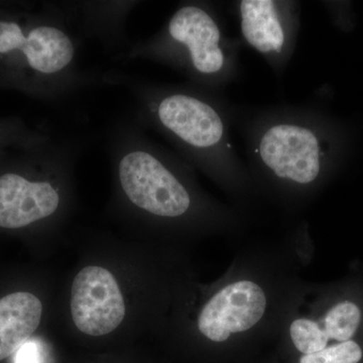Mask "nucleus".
I'll return each mask as SVG.
<instances>
[{"label": "nucleus", "mask_w": 363, "mask_h": 363, "mask_svg": "<svg viewBox=\"0 0 363 363\" xmlns=\"http://www.w3.org/2000/svg\"><path fill=\"white\" fill-rule=\"evenodd\" d=\"M100 82L126 88L135 104V121L156 131L187 160L208 171L236 168L238 152L230 136V109L218 93L197 86L166 84L111 70Z\"/></svg>", "instance_id": "f257e3e1"}, {"label": "nucleus", "mask_w": 363, "mask_h": 363, "mask_svg": "<svg viewBox=\"0 0 363 363\" xmlns=\"http://www.w3.org/2000/svg\"><path fill=\"white\" fill-rule=\"evenodd\" d=\"M243 125L247 159L276 180L298 186L315 183L346 150L342 131L309 106L264 109Z\"/></svg>", "instance_id": "f03ea898"}, {"label": "nucleus", "mask_w": 363, "mask_h": 363, "mask_svg": "<svg viewBox=\"0 0 363 363\" xmlns=\"http://www.w3.org/2000/svg\"><path fill=\"white\" fill-rule=\"evenodd\" d=\"M238 45L226 35L213 4L184 1L159 32L133 43L116 59L155 62L182 74L190 84L220 93L238 75Z\"/></svg>", "instance_id": "7ed1b4c3"}, {"label": "nucleus", "mask_w": 363, "mask_h": 363, "mask_svg": "<svg viewBox=\"0 0 363 363\" xmlns=\"http://www.w3.org/2000/svg\"><path fill=\"white\" fill-rule=\"evenodd\" d=\"M80 38L62 18L54 1L40 13L0 18V58L18 84L38 96L57 100L100 81L79 67Z\"/></svg>", "instance_id": "20e7f679"}, {"label": "nucleus", "mask_w": 363, "mask_h": 363, "mask_svg": "<svg viewBox=\"0 0 363 363\" xmlns=\"http://www.w3.org/2000/svg\"><path fill=\"white\" fill-rule=\"evenodd\" d=\"M135 117L123 118L107 135V150L119 190L138 211L162 219L186 216L194 198L182 157L145 133Z\"/></svg>", "instance_id": "39448f33"}, {"label": "nucleus", "mask_w": 363, "mask_h": 363, "mask_svg": "<svg viewBox=\"0 0 363 363\" xmlns=\"http://www.w3.org/2000/svg\"><path fill=\"white\" fill-rule=\"evenodd\" d=\"M79 140L58 138L42 173L30 179L18 172L0 175V227L20 229L51 218L63 203L61 185L80 157Z\"/></svg>", "instance_id": "423d86ee"}, {"label": "nucleus", "mask_w": 363, "mask_h": 363, "mask_svg": "<svg viewBox=\"0 0 363 363\" xmlns=\"http://www.w3.org/2000/svg\"><path fill=\"white\" fill-rule=\"evenodd\" d=\"M238 21L243 42L281 75L292 58L300 28V4L281 0H241Z\"/></svg>", "instance_id": "0eeeda50"}, {"label": "nucleus", "mask_w": 363, "mask_h": 363, "mask_svg": "<svg viewBox=\"0 0 363 363\" xmlns=\"http://www.w3.org/2000/svg\"><path fill=\"white\" fill-rule=\"evenodd\" d=\"M71 313L76 327L87 335L116 330L125 316V303L113 274L100 267L81 269L72 285Z\"/></svg>", "instance_id": "6e6552de"}, {"label": "nucleus", "mask_w": 363, "mask_h": 363, "mask_svg": "<svg viewBox=\"0 0 363 363\" xmlns=\"http://www.w3.org/2000/svg\"><path fill=\"white\" fill-rule=\"evenodd\" d=\"M267 298L259 285L250 281L230 284L203 308L198 328L215 342H223L233 333L245 332L264 316Z\"/></svg>", "instance_id": "1a4fd4ad"}, {"label": "nucleus", "mask_w": 363, "mask_h": 363, "mask_svg": "<svg viewBox=\"0 0 363 363\" xmlns=\"http://www.w3.org/2000/svg\"><path fill=\"white\" fill-rule=\"evenodd\" d=\"M140 4L135 0L54 1L62 18L80 39L97 40L107 50L121 51L119 54L133 44L126 23Z\"/></svg>", "instance_id": "9d476101"}, {"label": "nucleus", "mask_w": 363, "mask_h": 363, "mask_svg": "<svg viewBox=\"0 0 363 363\" xmlns=\"http://www.w3.org/2000/svg\"><path fill=\"white\" fill-rule=\"evenodd\" d=\"M43 305L30 293L20 292L0 298V362L28 342L40 323Z\"/></svg>", "instance_id": "9b49d317"}, {"label": "nucleus", "mask_w": 363, "mask_h": 363, "mask_svg": "<svg viewBox=\"0 0 363 363\" xmlns=\"http://www.w3.org/2000/svg\"><path fill=\"white\" fill-rule=\"evenodd\" d=\"M362 319V312L354 303H339L327 313L321 324L322 330L328 339L346 342L354 335Z\"/></svg>", "instance_id": "f8f14e48"}, {"label": "nucleus", "mask_w": 363, "mask_h": 363, "mask_svg": "<svg viewBox=\"0 0 363 363\" xmlns=\"http://www.w3.org/2000/svg\"><path fill=\"white\" fill-rule=\"evenodd\" d=\"M290 332L296 348L304 354L323 350L328 344L329 339L321 326L312 320H295L291 325Z\"/></svg>", "instance_id": "ddd939ff"}, {"label": "nucleus", "mask_w": 363, "mask_h": 363, "mask_svg": "<svg viewBox=\"0 0 363 363\" xmlns=\"http://www.w3.org/2000/svg\"><path fill=\"white\" fill-rule=\"evenodd\" d=\"M362 350L354 341H346L326 347L318 352L305 354L300 363H358L362 360Z\"/></svg>", "instance_id": "4468645a"}, {"label": "nucleus", "mask_w": 363, "mask_h": 363, "mask_svg": "<svg viewBox=\"0 0 363 363\" xmlns=\"http://www.w3.org/2000/svg\"><path fill=\"white\" fill-rule=\"evenodd\" d=\"M14 363H45L42 346L38 341H28L16 351Z\"/></svg>", "instance_id": "2eb2a0df"}]
</instances>
